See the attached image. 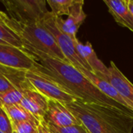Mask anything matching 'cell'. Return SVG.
I'll return each mask as SVG.
<instances>
[{
    "instance_id": "7402d4cb",
    "label": "cell",
    "mask_w": 133,
    "mask_h": 133,
    "mask_svg": "<svg viewBox=\"0 0 133 133\" xmlns=\"http://www.w3.org/2000/svg\"><path fill=\"white\" fill-rule=\"evenodd\" d=\"M52 125L57 130V132H59L60 133H90L82 124V125H74L63 127V128L57 127L53 125Z\"/></svg>"
},
{
    "instance_id": "52a82bcc",
    "label": "cell",
    "mask_w": 133,
    "mask_h": 133,
    "mask_svg": "<svg viewBox=\"0 0 133 133\" xmlns=\"http://www.w3.org/2000/svg\"><path fill=\"white\" fill-rule=\"evenodd\" d=\"M0 65L29 71L34 68L35 62L21 48L0 44Z\"/></svg>"
},
{
    "instance_id": "2e32d148",
    "label": "cell",
    "mask_w": 133,
    "mask_h": 133,
    "mask_svg": "<svg viewBox=\"0 0 133 133\" xmlns=\"http://www.w3.org/2000/svg\"><path fill=\"white\" fill-rule=\"evenodd\" d=\"M9 115L12 123L14 122H30L36 125H40V122L32 115L28 111H27L20 104L7 105L2 107Z\"/></svg>"
},
{
    "instance_id": "f1b7e54d",
    "label": "cell",
    "mask_w": 133,
    "mask_h": 133,
    "mask_svg": "<svg viewBox=\"0 0 133 133\" xmlns=\"http://www.w3.org/2000/svg\"><path fill=\"white\" fill-rule=\"evenodd\" d=\"M13 133H17V132H14V131H13Z\"/></svg>"
},
{
    "instance_id": "3957f363",
    "label": "cell",
    "mask_w": 133,
    "mask_h": 133,
    "mask_svg": "<svg viewBox=\"0 0 133 133\" xmlns=\"http://www.w3.org/2000/svg\"><path fill=\"white\" fill-rule=\"evenodd\" d=\"M5 23L20 35L24 46L46 56L68 62L59 48L53 35L42 23L23 25L12 19L6 14Z\"/></svg>"
},
{
    "instance_id": "7a4b0ae2",
    "label": "cell",
    "mask_w": 133,
    "mask_h": 133,
    "mask_svg": "<svg viewBox=\"0 0 133 133\" xmlns=\"http://www.w3.org/2000/svg\"><path fill=\"white\" fill-rule=\"evenodd\" d=\"M64 105L90 133L132 132L131 111L79 100Z\"/></svg>"
},
{
    "instance_id": "8992f818",
    "label": "cell",
    "mask_w": 133,
    "mask_h": 133,
    "mask_svg": "<svg viewBox=\"0 0 133 133\" xmlns=\"http://www.w3.org/2000/svg\"><path fill=\"white\" fill-rule=\"evenodd\" d=\"M26 77L32 87L49 100H54L63 104L78 100L53 79L37 71H26Z\"/></svg>"
},
{
    "instance_id": "484cf974",
    "label": "cell",
    "mask_w": 133,
    "mask_h": 133,
    "mask_svg": "<svg viewBox=\"0 0 133 133\" xmlns=\"http://www.w3.org/2000/svg\"><path fill=\"white\" fill-rule=\"evenodd\" d=\"M47 124H48V127H49V129L50 133H60L59 132H57V130L51 124H49V123H47Z\"/></svg>"
},
{
    "instance_id": "4fadbf2b",
    "label": "cell",
    "mask_w": 133,
    "mask_h": 133,
    "mask_svg": "<svg viewBox=\"0 0 133 133\" xmlns=\"http://www.w3.org/2000/svg\"><path fill=\"white\" fill-rule=\"evenodd\" d=\"M75 45L79 55L90 68L91 72L96 75L107 74L108 67H107L102 61L99 59L89 42H86V44H83L78 38H76Z\"/></svg>"
},
{
    "instance_id": "e0dca14e",
    "label": "cell",
    "mask_w": 133,
    "mask_h": 133,
    "mask_svg": "<svg viewBox=\"0 0 133 133\" xmlns=\"http://www.w3.org/2000/svg\"><path fill=\"white\" fill-rule=\"evenodd\" d=\"M0 44L10 45L21 49L24 47L20 35L12 30L5 22L0 23Z\"/></svg>"
},
{
    "instance_id": "44dd1931",
    "label": "cell",
    "mask_w": 133,
    "mask_h": 133,
    "mask_svg": "<svg viewBox=\"0 0 133 133\" xmlns=\"http://www.w3.org/2000/svg\"><path fill=\"white\" fill-rule=\"evenodd\" d=\"M0 130L5 133H13L12 122L5 109L0 105Z\"/></svg>"
},
{
    "instance_id": "d4e9b609",
    "label": "cell",
    "mask_w": 133,
    "mask_h": 133,
    "mask_svg": "<svg viewBox=\"0 0 133 133\" xmlns=\"http://www.w3.org/2000/svg\"><path fill=\"white\" fill-rule=\"evenodd\" d=\"M127 3H128V6H129L130 12L133 15V0H127Z\"/></svg>"
},
{
    "instance_id": "277c9868",
    "label": "cell",
    "mask_w": 133,
    "mask_h": 133,
    "mask_svg": "<svg viewBox=\"0 0 133 133\" xmlns=\"http://www.w3.org/2000/svg\"><path fill=\"white\" fill-rule=\"evenodd\" d=\"M7 15L23 25L42 23L50 11L44 0H4Z\"/></svg>"
},
{
    "instance_id": "8fae6325",
    "label": "cell",
    "mask_w": 133,
    "mask_h": 133,
    "mask_svg": "<svg viewBox=\"0 0 133 133\" xmlns=\"http://www.w3.org/2000/svg\"><path fill=\"white\" fill-rule=\"evenodd\" d=\"M49 99L35 89L24 92L20 105L34 115L40 122L44 121L48 110Z\"/></svg>"
},
{
    "instance_id": "ffe728a7",
    "label": "cell",
    "mask_w": 133,
    "mask_h": 133,
    "mask_svg": "<svg viewBox=\"0 0 133 133\" xmlns=\"http://www.w3.org/2000/svg\"><path fill=\"white\" fill-rule=\"evenodd\" d=\"M13 129L17 133H38V125L30 122L12 123Z\"/></svg>"
},
{
    "instance_id": "cb8c5ba5",
    "label": "cell",
    "mask_w": 133,
    "mask_h": 133,
    "mask_svg": "<svg viewBox=\"0 0 133 133\" xmlns=\"http://www.w3.org/2000/svg\"><path fill=\"white\" fill-rule=\"evenodd\" d=\"M41 123H42V127H43V132L50 133V132H49V127H48V124H47V122L44 120V121L41 122Z\"/></svg>"
},
{
    "instance_id": "5b68a950",
    "label": "cell",
    "mask_w": 133,
    "mask_h": 133,
    "mask_svg": "<svg viewBox=\"0 0 133 133\" xmlns=\"http://www.w3.org/2000/svg\"><path fill=\"white\" fill-rule=\"evenodd\" d=\"M42 25L53 35L59 48H60L62 53L67 59L69 63L74 67L81 70L82 69H86L89 71L90 68L88 65L82 60L79 55L75 45V39L71 37L70 36L63 34L57 27L55 16L53 15L51 11L45 16V18L42 22Z\"/></svg>"
},
{
    "instance_id": "4316f807",
    "label": "cell",
    "mask_w": 133,
    "mask_h": 133,
    "mask_svg": "<svg viewBox=\"0 0 133 133\" xmlns=\"http://www.w3.org/2000/svg\"><path fill=\"white\" fill-rule=\"evenodd\" d=\"M5 15H6V13H5V12H3L2 11L0 10V23L5 22V21H4V19H5Z\"/></svg>"
},
{
    "instance_id": "7c38bea8",
    "label": "cell",
    "mask_w": 133,
    "mask_h": 133,
    "mask_svg": "<svg viewBox=\"0 0 133 133\" xmlns=\"http://www.w3.org/2000/svg\"><path fill=\"white\" fill-rule=\"evenodd\" d=\"M103 2L115 21L133 32V15L129 9L127 0H104Z\"/></svg>"
},
{
    "instance_id": "603a6c76",
    "label": "cell",
    "mask_w": 133,
    "mask_h": 133,
    "mask_svg": "<svg viewBox=\"0 0 133 133\" xmlns=\"http://www.w3.org/2000/svg\"><path fill=\"white\" fill-rule=\"evenodd\" d=\"M13 89H15L14 87L0 72V93H4Z\"/></svg>"
},
{
    "instance_id": "83f0119b",
    "label": "cell",
    "mask_w": 133,
    "mask_h": 133,
    "mask_svg": "<svg viewBox=\"0 0 133 133\" xmlns=\"http://www.w3.org/2000/svg\"><path fill=\"white\" fill-rule=\"evenodd\" d=\"M0 133H5V132H3L2 131H1V130H0Z\"/></svg>"
},
{
    "instance_id": "9c48e42d",
    "label": "cell",
    "mask_w": 133,
    "mask_h": 133,
    "mask_svg": "<svg viewBox=\"0 0 133 133\" xmlns=\"http://www.w3.org/2000/svg\"><path fill=\"white\" fill-rule=\"evenodd\" d=\"M83 0H74L66 19H63L62 17L55 16L56 26L60 30L74 39L77 38V32L86 18V14L83 10Z\"/></svg>"
},
{
    "instance_id": "6da1fadb",
    "label": "cell",
    "mask_w": 133,
    "mask_h": 133,
    "mask_svg": "<svg viewBox=\"0 0 133 133\" xmlns=\"http://www.w3.org/2000/svg\"><path fill=\"white\" fill-rule=\"evenodd\" d=\"M23 50L35 62L32 70L51 78L79 101L130 111L103 94L84 74L70 63L50 58L24 45Z\"/></svg>"
},
{
    "instance_id": "30bf717a",
    "label": "cell",
    "mask_w": 133,
    "mask_h": 133,
    "mask_svg": "<svg viewBox=\"0 0 133 133\" xmlns=\"http://www.w3.org/2000/svg\"><path fill=\"white\" fill-rule=\"evenodd\" d=\"M44 120L47 123L60 128L82 125L63 104L54 100H49L48 110Z\"/></svg>"
},
{
    "instance_id": "d6986e66",
    "label": "cell",
    "mask_w": 133,
    "mask_h": 133,
    "mask_svg": "<svg viewBox=\"0 0 133 133\" xmlns=\"http://www.w3.org/2000/svg\"><path fill=\"white\" fill-rule=\"evenodd\" d=\"M23 96L24 92L16 89H13L4 93H0V105L2 107H5L7 105L20 104Z\"/></svg>"
},
{
    "instance_id": "5bb4252c",
    "label": "cell",
    "mask_w": 133,
    "mask_h": 133,
    "mask_svg": "<svg viewBox=\"0 0 133 133\" xmlns=\"http://www.w3.org/2000/svg\"><path fill=\"white\" fill-rule=\"evenodd\" d=\"M79 71L82 74H84L103 94H104L106 96H107L111 99L115 101L116 102H118L119 104L122 105L125 108L132 111L130 106L129 105L127 101L125 100V98L114 88V87L111 83L105 81L104 79H103L102 78H100V76H96L95 73H93L92 72L86 69H82Z\"/></svg>"
},
{
    "instance_id": "ac0fdd59",
    "label": "cell",
    "mask_w": 133,
    "mask_h": 133,
    "mask_svg": "<svg viewBox=\"0 0 133 133\" xmlns=\"http://www.w3.org/2000/svg\"><path fill=\"white\" fill-rule=\"evenodd\" d=\"M74 0H48L47 3L51 8V12L55 16L61 17L68 16L70 9L74 4Z\"/></svg>"
},
{
    "instance_id": "9a60e30c",
    "label": "cell",
    "mask_w": 133,
    "mask_h": 133,
    "mask_svg": "<svg viewBox=\"0 0 133 133\" xmlns=\"http://www.w3.org/2000/svg\"><path fill=\"white\" fill-rule=\"evenodd\" d=\"M0 72L9 81L15 89L24 92L27 90L34 89L26 77V70L14 69L0 65Z\"/></svg>"
},
{
    "instance_id": "ba28073f",
    "label": "cell",
    "mask_w": 133,
    "mask_h": 133,
    "mask_svg": "<svg viewBox=\"0 0 133 133\" xmlns=\"http://www.w3.org/2000/svg\"><path fill=\"white\" fill-rule=\"evenodd\" d=\"M111 83L125 98L133 111V84L119 70L114 62H111L107 74L96 75Z\"/></svg>"
}]
</instances>
